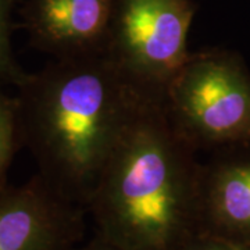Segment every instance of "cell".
Masks as SVG:
<instances>
[{
  "label": "cell",
  "mask_w": 250,
  "mask_h": 250,
  "mask_svg": "<svg viewBox=\"0 0 250 250\" xmlns=\"http://www.w3.org/2000/svg\"><path fill=\"white\" fill-rule=\"evenodd\" d=\"M16 88L21 146L42 178L86 208L117 146L153 96L106 53L54 59Z\"/></svg>",
  "instance_id": "obj_1"
},
{
  "label": "cell",
  "mask_w": 250,
  "mask_h": 250,
  "mask_svg": "<svg viewBox=\"0 0 250 250\" xmlns=\"http://www.w3.org/2000/svg\"><path fill=\"white\" fill-rule=\"evenodd\" d=\"M196 153L171 124L163 99H149L86 205L95 235L123 250L185 249L199 235Z\"/></svg>",
  "instance_id": "obj_2"
},
{
  "label": "cell",
  "mask_w": 250,
  "mask_h": 250,
  "mask_svg": "<svg viewBox=\"0 0 250 250\" xmlns=\"http://www.w3.org/2000/svg\"><path fill=\"white\" fill-rule=\"evenodd\" d=\"M171 124L196 152L250 145V74L238 54L190 52L164 92Z\"/></svg>",
  "instance_id": "obj_3"
},
{
  "label": "cell",
  "mask_w": 250,
  "mask_h": 250,
  "mask_svg": "<svg viewBox=\"0 0 250 250\" xmlns=\"http://www.w3.org/2000/svg\"><path fill=\"white\" fill-rule=\"evenodd\" d=\"M193 0H117L104 53L136 88L164 92L189 57Z\"/></svg>",
  "instance_id": "obj_4"
},
{
  "label": "cell",
  "mask_w": 250,
  "mask_h": 250,
  "mask_svg": "<svg viewBox=\"0 0 250 250\" xmlns=\"http://www.w3.org/2000/svg\"><path fill=\"white\" fill-rule=\"evenodd\" d=\"M83 206L39 174L22 185H0V250H71L83 236Z\"/></svg>",
  "instance_id": "obj_5"
},
{
  "label": "cell",
  "mask_w": 250,
  "mask_h": 250,
  "mask_svg": "<svg viewBox=\"0 0 250 250\" xmlns=\"http://www.w3.org/2000/svg\"><path fill=\"white\" fill-rule=\"evenodd\" d=\"M117 0H25L24 25L54 59L104 53Z\"/></svg>",
  "instance_id": "obj_6"
},
{
  "label": "cell",
  "mask_w": 250,
  "mask_h": 250,
  "mask_svg": "<svg viewBox=\"0 0 250 250\" xmlns=\"http://www.w3.org/2000/svg\"><path fill=\"white\" fill-rule=\"evenodd\" d=\"M199 233L250 245V145L200 164Z\"/></svg>",
  "instance_id": "obj_7"
},
{
  "label": "cell",
  "mask_w": 250,
  "mask_h": 250,
  "mask_svg": "<svg viewBox=\"0 0 250 250\" xmlns=\"http://www.w3.org/2000/svg\"><path fill=\"white\" fill-rule=\"evenodd\" d=\"M18 147H21V141L17 102L14 96H9L0 89V185L4 184V175Z\"/></svg>",
  "instance_id": "obj_8"
},
{
  "label": "cell",
  "mask_w": 250,
  "mask_h": 250,
  "mask_svg": "<svg viewBox=\"0 0 250 250\" xmlns=\"http://www.w3.org/2000/svg\"><path fill=\"white\" fill-rule=\"evenodd\" d=\"M13 7L14 0H0V83H10L17 86L25 78L27 72L22 71L13 54Z\"/></svg>",
  "instance_id": "obj_9"
},
{
  "label": "cell",
  "mask_w": 250,
  "mask_h": 250,
  "mask_svg": "<svg viewBox=\"0 0 250 250\" xmlns=\"http://www.w3.org/2000/svg\"><path fill=\"white\" fill-rule=\"evenodd\" d=\"M184 250H250V245L199 233L188 243Z\"/></svg>",
  "instance_id": "obj_10"
},
{
  "label": "cell",
  "mask_w": 250,
  "mask_h": 250,
  "mask_svg": "<svg viewBox=\"0 0 250 250\" xmlns=\"http://www.w3.org/2000/svg\"><path fill=\"white\" fill-rule=\"evenodd\" d=\"M71 250H123V249H120L118 246L113 245L111 242L106 241V239L100 238V236H98V235H95V238H93L89 243H86V245H83V246H75V248Z\"/></svg>",
  "instance_id": "obj_11"
}]
</instances>
